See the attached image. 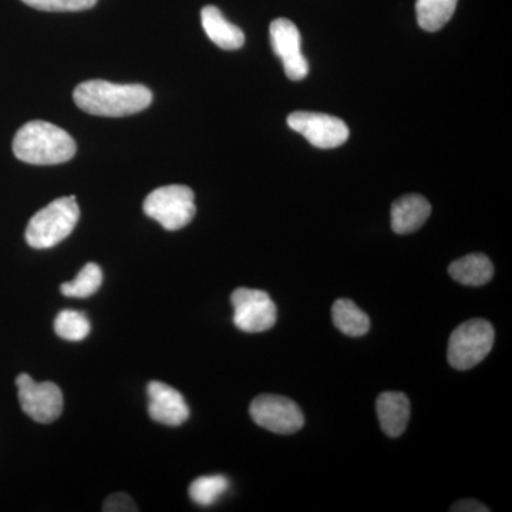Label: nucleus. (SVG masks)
<instances>
[{
    "label": "nucleus",
    "instance_id": "nucleus-1",
    "mask_svg": "<svg viewBox=\"0 0 512 512\" xmlns=\"http://www.w3.org/2000/svg\"><path fill=\"white\" fill-rule=\"evenodd\" d=\"M74 103L93 116L124 117L140 113L153 103V93L143 84H116L89 80L74 89Z\"/></svg>",
    "mask_w": 512,
    "mask_h": 512
},
{
    "label": "nucleus",
    "instance_id": "nucleus-2",
    "mask_svg": "<svg viewBox=\"0 0 512 512\" xmlns=\"http://www.w3.org/2000/svg\"><path fill=\"white\" fill-rule=\"evenodd\" d=\"M76 143L63 128L47 121H30L13 138V154L23 163L56 165L67 163L76 154Z\"/></svg>",
    "mask_w": 512,
    "mask_h": 512
},
{
    "label": "nucleus",
    "instance_id": "nucleus-3",
    "mask_svg": "<svg viewBox=\"0 0 512 512\" xmlns=\"http://www.w3.org/2000/svg\"><path fill=\"white\" fill-rule=\"evenodd\" d=\"M80 218L76 197H62L50 202L47 207L33 215L26 228V242L32 248L47 249L72 234Z\"/></svg>",
    "mask_w": 512,
    "mask_h": 512
},
{
    "label": "nucleus",
    "instance_id": "nucleus-4",
    "mask_svg": "<svg viewBox=\"0 0 512 512\" xmlns=\"http://www.w3.org/2000/svg\"><path fill=\"white\" fill-rule=\"evenodd\" d=\"M194 191L185 185H165L147 195L143 210L147 217L156 220L167 231L187 227L195 214Z\"/></svg>",
    "mask_w": 512,
    "mask_h": 512
},
{
    "label": "nucleus",
    "instance_id": "nucleus-5",
    "mask_svg": "<svg viewBox=\"0 0 512 512\" xmlns=\"http://www.w3.org/2000/svg\"><path fill=\"white\" fill-rule=\"evenodd\" d=\"M494 338V328L488 320L471 319L461 323L448 340V363L457 370L473 369L491 352Z\"/></svg>",
    "mask_w": 512,
    "mask_h": 512
},
{
    "label": "nucleus",
    "instance_id": "nucleus-6",
    "mask_svg": "<svg viewBox=\"0 0 512 512\" xmlns=\"http://www.w3.org/2000/svg\"><path fill=\"white\" fill-rule=\"evenodd\" d=\"M234 323L242 332L261 333L274 328L278 311L271 296L259 289L238 288L231 295Z\"/></svg>",
    "mask_w": 512,
    "mask_h": 512
},
{
    "label": "nucleus",
    "instance_id": "nucleus-7",
    "mask_svg": "<svg viewBox=\"0 0 512 512\" xmlns=\"http://www.w3.org/2000/svg\"><path fill=\"white\" fill-rule=\"evenodd\" d=\"M252 420L262 429L278 434H293L305 424L302 410L293 400L276 394H261L249 407Z\"/></svg>",
    "mask_w": 512,
    "mask_h": 512
},
{
    "label": "nucleus",
    "instance_id": "nucleus-8",
    "mask_svg": "<svg viewBox=\"0 0 512 512\" xmlns=\"http://www.w3.org/2000/svg\"><path fill=\"white\" fill-rule=\"evenodd\" d=\"M19 402L23 412L37 423L49 424L63 412V393L52 382L37 383L26 373L16 379Z\"/></svg>",
    "mask_w": 512,
    "mask_h": 512
},
{
    "label": "nucleus",
    "instance_id": "nucleus-9",
    "mask_svg": "<svg viewBox=\"0 0 512 512\" xmlns=\"http://www.w3.org/2000/svg\"><path fill=\"white\" fill-rule=\"evenodd\" d=\"M288 126L302 134L312 146L329 150L345 144L349 138V127L339 117L312 111H295L289 114Z\"/></svg>",
    "mask_w": 512,
    "mask_h": 512
},
{
    "label": "nucleus",
    "instance_id": "nucleus-10",
    "mask_svg": "<svg viewBox=\"0 0 512 512\" xmlns=\"http://www.w3.org/2000/svg\"><path fill=\"white\" fill-rule=\"evenodd\" d=\"M269 36L275 55L282 60L288 79L301 82L309 73V63L302 55V37L295 23L288 19H276L269 26Z\"/></svg>",
    "mask_w": 512,
    "mask_h": 512
},
{
    "label": "nucleus",
    "instance_id": "nucleus-11",
    "mask_svg": "<svg viewBox=\"0 0 512 512\" xmlns=\"http://www.w3.org/2000/svg\"><path fill=\"white\" fill-rule=\"evenodd\" d=\"M148 413L151 419L164 426L178 427L190 417L183 394L163 382L148 383Z\"/></svg>",
    "mask_w": 512,
    "mask_h": 512
},
{
    "label": "nucleus",
    "instance_id": "nucleus-12",
    "mask_svg": "<svg viewBox=\"0 0 512 512\" xmlns=\"http://www.w3.org/2000/svg\"><path fill=\"white\" fill-rule=\"evenodd\" d=\"M430 214V202L423 195H404L393 202L392 229L399 235L412 234L423 227Z\"/></svg>",
    "mask_w": 512,
    "mask_h": 512
},
{
    "label": "nucleus",
    "instance_id": "nucleus-13",
    "mask_svg": "<svg viewBox=\"0 0 512 512\" xmlns=\"http://www.w3.org/2000/svg\"><path fill=\"white\" fill-rule=\"evenodd\" d=\"M376 410L384 433L402 436L410 419L409 397L400 392H384L377 397Z\"/></svg>",
    "mask_w": 512,
    "mask_h": 512
},
{
    "label": "nucleus",
    "instance_id": "nucleus-14",
    "mask_svg": "<svg viewBox=\"0 0 512 512\" xmlns=\"http://www.w3.org/2000/svg\"><path fill=\"white\" fill-rule=\"evenodd\" d=\"M201 23L211 42L221 49L238 50L244 46V32L234 23L228 22L215 6H205L201 10Z\"/></svg>",
    "mask_w": 512,
    "mask_h": 512
},
{
    "label": "nucleus",
    "instance_id": "nucleus-15",
    "mask_svg": "<svg viewBox=\"0 0 512 512\" xmlns=\"http://www.w3.org/2000/svg\"><path fill=\"white\" fill-rule=\"evenodd\" d=\"M448 274L458 284L481 286L491 281L494 275L493 262L484 254H470L451 262Z\"/></svg>",
    "mask_w": 512,
    "mask_h": 512
},
{
    "label": "nucleus",
    "instance_id": "nucleus-16",
    "mask_svg": "<svg viewBox=\"0 0 512 512\" xmlns=\"http://www.w3.org/2000/svg\"><path fill=\"white\" fill-rule=\"evenodd\" d=\"M332 319L340 332L352 338L366 335L370 329L369 316L350 299H339L333 303Z\"/></svg>",
    "mask_w": 512,
    "mask_h": 512
},
{
    "label": "nucleus",
    "instance_id": "nucleus-17",
    "mask_svg": "<svg viewBox=\"0 0 512 512\" xmlns=\"http://www.w3.org/2000/svg\"><path fill=\"white\" fill-rule=\"evenodd\" d=\"M458 0H417L416 15L420 28L437 32L450 22L456 12Z\"/></svg>",
    "mask_w": 512,
    "mask_h": 512
},
{
    "label": "nucleus",
    "instance_id": "nucleus-18",
    "mask_svg": "<svg viewBox=\"0 0 512 512\" xmlns=\"http://www.w3.org/2000/svg\"><path fill=\"white\" fill-rule=\"evenodd\" d=\"M101 284H103V271L99 265L90 262L83 266L82 271L73 281L60 286V291L67 298H90L99 291Z\"/></svg>",
    "mask_w": 512,
    "mask_h": 512
},
{
    "label": "nucleus",
    "instance_id": "nucleus-19",
    "mask_svg": "<svg viewBox=\"0 0 512 512\" xmlns=\"http://www.w3.org/2000/svg\"><path fill=\"white\" fill-rule=\"evenodd\" d=\"M229 481L224 476H205L192 481L190 485L191 500L202 507H210L228 490Z\"/></svg>",
    "mask_w": 512,
    "mask_h": 512
},
{
    "label": "nucleus",
    "instance_id": "nucleus-20",
    "mask_svg": "<svg viewBox=\"0 0 512 512\" xmlns=\"http://www.w3.org/2000/svg\"><path fill=\"white\" fill-rule=\"evenodd\" d=\"M92 325L90 320L82 312L66 309L55 319V332L57 336L70 342H80L89 336Z\"/></svg>",
    "mask_w": 512,
    "mask_h": 512
},
{
    "label": "nucleus",
    "instance_id": "nucleus-21",
    "mask_svg": "<svg viewBox=\"0 0 512 512\" xmlns=\"http://www.w3.org/2000/svg\"><path fill=\"white\" fill-rule=\"evenodd\" d=\"M25 5L45 12H79L92 9L97 0H22Z\"/></svg>",
    "mask_w": 512,
    "mask_h": 512
},
{
    "label": "nucleus",
    "instance_id": "nucleus-22",
    "mask_svg": "<svg viewBox=\"0 0 512 512\" xmlns=\"http://www.w3.org/2000/svg\"><path fill=\"white\" fill-rule=\"evenodd\" d=\"M103 511L106 512H134L138 511L136 503L131 500L130 495L124 493H117L110 495L106 501H104Z\"/></svg>",
    "mask_w": 512,
    "mask_h": 512
},
{
    "label": "nucleus",
    "instance_id": "nucleus-23",
    "mask_svg": "<svg viewBox=\"0 0 512 512\" xmlns=\"http://www.w3.org/2000/svg\"><path fill=\"white\" fill-rule=\"evenodd\" d=\"M451 511L461 512H487L490 508L485 507L484 504L478 503L476 500H463L460 503L454 504Z\"/></svg>",
    "mask_w": 512,
    "mask_h": 512
}]
</instances>
